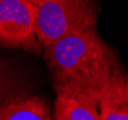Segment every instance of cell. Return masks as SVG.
I'll use <instances>...</instances> for the list:
<instances>
[{
  "instance_id": "obj_1",
  "label": "cell",
  "mask_w": 128,
  "mask_h": 120,
  "mask_svg": "<svg viewBox=\"0 0 128 120\" xmlns=\"http://www.w3.org/2000/svg\"><path fill=\"white\" fill-rule=\"evenodd\" d=\"M56 94H66L99 109L101 92L118 63V54L96 28L58 39L44 49Z\"/></svg>"
},
{
  "instance_id": "obj_2",
  "label": "cell",
  "mask_w": 128,
  "mask_h": 120,
  "mask_svg": "<svg viewBox=\"0 0 128 120\" xmlns=\"http://www.w3.org/2000/svg\"><path fill=\"white\" fill-rule=\"evenodd\" d=\"M37 38L44 50L58 39L96 27L94 0H44L38 6Z\"/></svg>"
},
{
  "instance_id": "obj_3",
  "label": "cell",
  "mask_w": 128,
  "mask_h": 120,
  "mask_svg": "<svg viewBox=\"0 0 128 120\" xmlns=\"http://www.w3.org/2000/svg\"><path fill=\"white\" fill-rule=\"evenodd\" d=\"M37 14L38 7L27 0H0V45L40 52Z\"/></svg>"
},
{
  "instance_id": "obj_4",
  "label": "cell",
  "mask_w": 128,
  "mask_h": 120,
  "mask_svg": "<svg viewBox=\"0 0 128 120\" xmlns=\"http://www.w3.org/2000/svg\"><path fill=\"white\" fill-rule=\"evenodd\" d=\"M99 113L101 120H128V72L120 63L102 89Z\"/></svg>"
},
{
  "instance_id": "obj_5",
  "label": "cell",
  "mask_w": 128,
  "mask_h": 120,
  "mask_svg": "<svg viewBox=\"0 0 128 120\" xmlns=\"http://www.w3.org/2000/svg\"><path fill=\"white\" fill-rule=\"evenodd\" d=\"M0 120H52L50 109L40 95L18 96L0 106Z\"/></svg>"
},
{
  "instance_id": "obj_6",
  "label": "cell",
  "mask_w": 128,
  "mask_h": 120,
  "mask_svg": "<svg viewBox=\"0 0 128 120\" xmlns=\"http://www.w3.org/2000/svg\"><path fill=\"white\" fill-rule=\"evenodd\" d=\"M52 120H101L99 109L66 94H56Z\"/></svg>"
},
{
  "instance_id": "obj_7",
  "label": "cell",
  "mask_w": 128,
  "mask_h": 120,
  "mask_svg": "<svg viewBox=\"0 0 128 120\" xmlns=\"http://www.w3.org/2000/svg\"><path fill=\"white\" fill-rule=\"evenodd\" d=\"M20 95L16 93V82L7 69L0 65V105L11 101Z\"/></svg>"
},
{
  "instance_id": "obj_8",
  "label": "cell",
  "mask_w": 128,
  "mask_h": 120,
  "mask_svg": "<svg viewBox=\"0 0 128 120\" xmlns=\"http://www.w3.org/2000/svg\"><path fill=\"white\" fill-rule=\"evenodd\" d=\"M27 1H29V2L33 3L34 5H37V2H38V0H27Z\"/></svg>"
},
{
  "instance_id": "obj_9",
  "label": "cell",
  "mask_w": 128,
  "mask_h": 120,
  "mask_svg": "<svg viewBox=\"0 0 128 120\" xmlns=\"http://www.w3.org/2000/svg\"><path fill=\"white\" fill-rule=\"evenodd\" d=\"M42 1H44V0H38V2H37V5H36V6H38V5L40 3V2H42Z\"/></svg>"
},
{
  "instance_id": "obj_10",
  "label": "cell",
  "mask_w": 128,
  "mask_h": 120,
  "mask_svg": "<svg viewBox=\"0 0 128 120\" xmlns=\"http://www.w3.org/2000/svg\"><path fill=\"white\" fill-rule=\"evenodd\" d=\"M2 105H3V104H2ZM0 106H1V105H0Z\"/></svg>"
}]
</instances>
